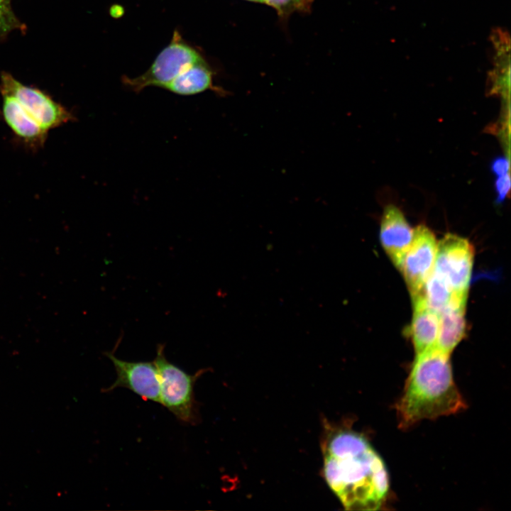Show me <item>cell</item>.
I'll return each mask as SVG.
<instances>
[{
	"label": "cell",
	"instance_id": "obj_1",
	"mask_svg": "<svg viewBox=\"0 0 511 511\" xmlns=\"http://www.w3.org/2000/svg\"><path fill=\"white\" fill-rule=\"evenodd\" d=\"M324 476L347 510H379L389 490L384 461L366 437L334 432L324 447Z\"/></svg>",
	"mask_w": 511,
	"mask_h": 511
},
{
	"label": "cell",
	"instance_id": "obj_2",
	"mask_svg": "<svg viewBox=\"0 0 511 511\" xmlns=\"http://www.w3.org/2000/svg\"><path fill=\"white\" fill-rule=\"evenodd\" d=\"M449 355L435 346L416 354L397 405L399 426L402 429L466 407L454 380Z\"/></svg>",
	"mask_w": 511,
	"mask_h": 511
},
{
	"label": "cell",
	"instance_id": "obj_3",
	"mask_svg": "<svg viewBox=\"0 0 511 511\" xmlns=\"http://www.w3.org/2000/svg\"><path fill=\"white\" fill-rule=\"evenodd\" d=\"M165 346L157 347L154 363L160 381V404L180 422L194 424L199 422V403L194 397V385L205 369L189 374L170 362L165 357Z\"/></svg>",
	"mask_w": 511,
	"mask_h": 511
},
{
	"label": "cell",
	"instance_id": "obj_4",
	"mask_svg": "<svg viewBox=\"0 0 511 511\" xmlns=\"http://www.w3.org/2000/svg\"><path fill=\"white\" fill-rule=\"evenodd\" d=\"M203 60L200 53L175 31L170 44L160 53L146 72L133 78L124 75L122 82L135 92L151 86L163 88L192 65Z\"/></svg>",
	"mask_w": 511,
	"mask_h": 511
},
{
	"label": "cell",
	"instance_id": "obj_5",
	"mask_svg": "<svg viewBox=\"0 0 511 511\" xmlns=\"http://www.w3.org/2000/svg\"><path fill=\"white\" fill-rule=\"evenodd\" d=\"M0 91L16 98L47 133L75 120L71 111L47 93L23 84L9 73L1 75Z\"/></svg>",
	"mask_w": 511,
	"mask_h": 511
},
{
	"label": "cell",
	"instance_id": "obj_6",
	"mask_svg": "<svg viewBox=\"0 0 511 511\" xmlns=\"http://www.w3.org/2000/svg\"><path fill=\"white\" fill-rule=\"evenodd\" d=\"M473 258V249L468 241L449 233L437 243L433 270L446 280L456 296L467 297Z\"/></svg>",
	"mask_w": 511,
	"mask_h": 511
},
{
	"label": "cell",
	"instance_id": "obj_7",
	"mask_svg": "<svg viewBox=\"0 0 511 511\" xmlns=\"http://www.w3.org/2000/svg\"><path fill=\"white\" fill-rule=\"evenodd\" d=\"M437 242L432 231L424 225L413 229V237L399 270L402 273L412 298L421 294L433 270Z\"/></svg>",
	"mask_w": 511,
	"mask_h": 511
},
{
	"label": "cell",
	"instance_id": "obj_8",
	"mask_svg": "<svg viewBox=\"0 0 511 511\" xmlns=\"http://www.w3.org/2000/svg\"><path fill=\"white\" fill-rule=\"evenodd\" d=\"M106 356L115 368L116 379L104 392L125 388L145 400L160 404L159 375L153 361H123L111 352L106 353Z\"/></svg>",
	"mask_w": 511,
	"mask_h": 511
},
{
	"label": "cell",
	"instance_id": "obj_9",
	"mask_svg": "<svg viewBox=\"0 0 511 511\" xmlns=\"http://www.w3.org/2000/svg\"><path fill=\"white\" fill-rule=\"evenodd\" d=\"M1 115L13 136L32 150L43 148L48 133L23 107L18 101L8 94H1Z\"/></svg>",
	"mask_w": 511,
	"mask_h": 511
},
{
	"label": "cell",
	"instance_id": "obj_10",
	"mask_svg": "<svg viewBox=\"0 0 511 511\" xmlns=\"http://www.w3.org/2000/svg\"><path fill=\"white\" fill-rule=\"evenodd\" d=\"M412 237L413 229L400 209L394 204L386 206L380 221V238L386 253L398 269Z\"/></svg>",
	"mask_w": 511,
	"mask_h": 511
},
{
	"label": "cell",
	"instance_id": "obj_11",
	"mask_svg": "<svg viewBox=\"0 0 511 511\" xmlns=\"http://www.w3.org/2000/svg\"><path fill=\"white\" fill-rule=\"evenodd\" d=\"M414 313L410 326L416 354L435 346L439 326V314L430 309L421 295L412 298Z\"/></svg>",
	"mask_w": 511,
	"mask_h": 511
},
{
	"label": "cell",
	"instance_id": "obj_12",
	"mask_svg": "<svg viewBox=\"0 0 511 511\" xmlns=\"http://www.w3.org/2000/svg\"><path fill=\"white\" fill-rule=\"evenodd\" d=\"M214 75L209 64L203 60L192 65L163 88L182 96L193 95L207 90H212L220 96L227 95L226 90L214 84Z\"/></svg>",
	"mask_w": 511,
	"mask_h": 511
},
{
	"label": "cell",
	"instance_id": "obj_13",
	"mask_svg": "<svg viewBox=\"0 0 511 511\" xmlns=\"http://www.w3.org/2000/svg\"><path fill=\"white\" fill-rule=\"evenodd\" d=\"M466 299H456L439 314L435 347L450 354L465 335Z\"/></svg>",
	"mask_w": 511,
	"mask_h": 511
},
{
	"label": "cell",
	"instance_id": "obj_14",
	"mask_svg": "<svg viewBox=\"0 0 511 511\" xmlns=\"http://www.w3.org/2000/svg\"><path fill=\"white\" fill-rule=\"evenodd\" d=\"M420 295L427 305L439 314L454 300L466 299L456 296L446 280L434 270Z\"/></svg>",
	"mask_w": 511,
	"mask_h": 511
},
{
	"label": "cell",
	"instance_id": "obj_15",
	"mask_svg": "<svg viewBox=\"0 0 511 511\" xmlns=\"http://www.w3.org/2000/svg\"><path fill=\"white\" fill-rule=\"evenodd\" d=\"M273 7L280 18L287 19L295 12L307 13L311 11L312 0H263Z\"/></svg>",
	"mask_w": 511,
	"mask_h": 511
},
{
	"label": "cell",
	"instance_id": "obj_16",
	"mask_svg": "<svg viewBox=\"0 0 511 511\" xmlns=\"http://www.w3.org/2000/svg\"><path fill=\"white\" fill-rule=\"evenodd\" d=\"M23 29V24L12 9L11 0H0V35L5 36L14 30Z\"/></svg>",
	"mask_w": 511,
	"mask_h": 511
},
{
	"label": "cell",
	"instance_id": "obj_17",
	"mask_svg": "<svg viewBox=\"0 0 511 511\" xmlns=\"http://www.w3.org/2000/svg\"><path fill=\"white\" fill-rule=\"evenodd\" d=\"M494 186L496 193V201L498 203L502 202L510 189V177L509 173L497 177Z\"/></svg>",
	"mask_w": 511,
	"mask_h": 511
},
{
	"label": "cell",
	"instance_id": "obj_18",
	"mask_svg": "<svg viewBox=\"0 0 511 511\" xmlns=\"http://www.w3.org/2000/svg\"><path fill=\"white\" fill-rule=\"evenodd\" d=\"M509 161L505 157H498L491 163V170L496 176H501L509 173Z\"/></svg>",
	"mask_w": 511,
	"mask_h": 511
},
{
	"label": "cell",
	"instance_id": "obj_19",
	"mask_svg": "<svg viewBox=\"0 0 511 511\" xmlns=\"http://www.w3.org/2000/svg\"><path fill=\"white\" fill-rule=\"evenodd\" d=\"M246 1L257 2V3H263V0H246Z\"/></svg>",
	"mask_w": 511,
	"mask_h": 511
}]
</instances>
